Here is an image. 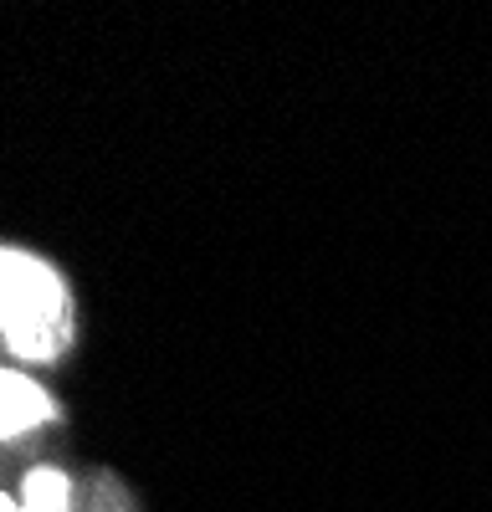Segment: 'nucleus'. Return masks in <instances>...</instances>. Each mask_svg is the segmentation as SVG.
Listing matches in <instances>:
<instances>
[{
	"label": "nucleus",
	"instance_id": "f257e3e1",
	"mask_svg": "<svg viewBox=\"0 0 492 512\" xmlns=\"http://www.w3.org/2000/svg\"><path fill=\"white\" fill-rule=\"evenodd\" d=\"M0 333L21 359H57L72 338L62 277L31 251L0 246Z\"/></svg>",
	"mask_w": 492,
	"mask_h": 512
},
{
	"label": "nucleus",
	"instance_id": "f03ea898",
	"mask_svg": "<svg viewBox=\"0 0 492 512\" xmlns=\"http://www.w3.org/2000/svg\"><path fill=\"white\" fill-rule=\"evenodd\" d=\"M52 415H57V405L36 379L0 369V441H11L21 431H36V425H47Z\"/></svg>",
	"mask_w": 492,
	"mask_h": 512
},
{
	"label": "nucleus",
	"instance_id": "7ed1b4c3",
	"mask_svg": "<svg viewBox=\"0 0 492 512\" xmlns=\"http://www.w3.org/2000/svg\"><path fill=\"white\" fill-rule=\"evenodd\" d=\"M21 512H67L72 507V482L57 466H36V472L21 482Z\"/></svg>",
	"mask_w": 492,
	"mask_h": 512
},
{
	"label": "nucleus",
	"instance_id": "20e7f679",
	"mask_svg": "<svg viewBox=\"0 0 492 512\" xmlns=\"http://www.w3.org/2000/svg\"><path fill=\"white\" fill-rule=\"evenodd\" d=\"M0 512H21V502H16V497H6V492H0Z\"/></svg>",
	"mask_w": 492,
	"mask_h": 512
}]
</instances>
